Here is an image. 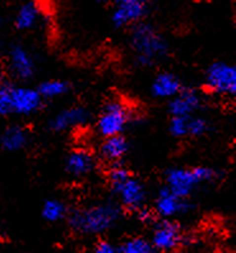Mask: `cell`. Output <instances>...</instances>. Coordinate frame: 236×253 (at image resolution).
I'll use <instances>...</instances> for the list:
<instances>
[{
	"instance_id": "cell-1",
	"label": "cell",
	"mask_w": 236,
	"mask_h": 253,
	"mask_svg": "<svg viewBox=\"0 0 236 253\" xmlns=\"http://www.w3.org/2000/svg\"><path fill=\"white\" fill-rule=\"evenodd\" d=\"M121 216V207L115 202L105 201L74 210L69 216L72 229L80 234L95 235L108 232Z\"/></svg>"
},
{
	"instance_id": "cell-2",
	"label": "cell",
	"mask_w": 236,
	"mask_h": 253,
	"mask_svg": "<svg viewBox=\"0 0 236 253\" xmlns=\"http://www.w3.org/2000/svg\"><path fill=\"white\" fill-rule=\"evenodd\" d=\"M130 47L135 60L142 67H151L169 53L165 37L148 23H138L130 35Z\"/></svg>"
},
{
	"instance_id": "cell-3",
	"label": "cell",
	"mask_w": 236,
	"mask_h": 253,
	"mask_svg": "<svg viewBox=\"0 0 236 253\" xmlns=\"http://www.w3.org/2000/svg\"><path fill=\"white\" fill-rule=\"evenodd\" d=\"M109 180L114 193L118 196L120 204L128 210L139 211L143 209L147 192L143 183L129 173V170L120 164H113L109 171Z\"/></svg>"
},
{
	"instance_id": "cell-4",
	"label": "cell",
	"mask_w": 236,
	"mask_h": 253,
	"mask_svg": "<svg viewBox=\"0 0 236 253\" xmlns=\"http://www.w3.org/2000/svg\"><path fill=\"white\" fill-rule=\"evenodd\" d=\"M217 175V171L208 167L174 168L166 173V188L187 200L200 184L215 180Z\"/></svg>"
},
{
	"instance_id": "cell-5",
	"label": "cell",
	"mask_w": 236,
	"mask_h": 253,
	"mask_svg": "<svg viewBox=\"0 0 236 253\" xmlns=\"http://www.w3.org/2000/svg\"><path fill=\"white\" fill-rule=\"evenodd\" d=\"M130 122V110L123 101H110L102 109L97 119V132L105 138L119 136Z\"/></svg>"
},
{
	"instance_id": "cell-6",
	"label": "cell",
	"mask_w": 236,
	"mask_h": 253,
	"mask_svg": "<svg viewBox=\"0 0 236 253\" xmlns=\"http://www.w3.org/2000/svg\"><path fill=\"white\" fill-rule=\"evenodd\" d=\"M205 86L218 95L235 96L236 68L224 62L213 63L205 73Z\"/></svg>"
},
{
	"instance_id": "cell-7",
	"label": "cell",
	"mask_w": 236,
	"mask_h": 253,
	"mask_svg": "<svg viewBox=\"0 0 236 253\" xmlns=\"http://www.w3.org/2000/svg\"><path fill=\"white\" fill-rule=\"evenodd\" d=\"M151 0H117L113 12L115 27H125L141 21L148 12Z\"/></svg>"
},
{
	"instance_id": "cell-8",
	"label": "cell",
	"mask_w": 236,
	"mask_h": 253,
	"mask_svg": "<svg viewBox=\"0 0 236 253\" xmlns=\"http://www.w3.org/2000/svg\"><path fill=\"white\" fill-rule=\"evenodd\" d=\"M12 100V114L31 115L40 110L43 99L35 88L25 86H12L10 88Z\"/></svg>"
},
{
	"instance_id": "cell-9",
	"label": "cell",
	"mask_w": 236,
	"mask_h": 253,
	"mask_svg": "<svg viewBox=\"0 0 236 253\" xmlns=\"http://www.w3.org/2000/svg\"><path fill=\"white\" fill-rule=\"evenodd\" d=\"M181 241H183V234L180 226L176 222L166 219L155 226L151 244L154 246L155 250L172 252L180 246Z\"/></svg>"
},
{
	"instance_id": "cell-10",
	"label": "cell",
	"mask_w": 236,
	"mask_h": 253,
	"mask_svg": "<svg viewBox=\"0 0 236 253\" xmlns=\"http://www.w3.org/2000/svg\"><path fill=\"white\" fill-rule=\"evenodd\" d=\"M9 71L16 78L27 81L34 77L36 63L31 53L21 45H14L9 51Z\"/></svg>"
},
{
	"instance_id": "cell-11",
	"label": "cell",
	"mask_w": 236,
	"mask_h": 253,
	"mask_svg": "<svg viewBox=\"0 0 236 253\" xmlns=\"http://www.w3.org/2000/svg\"><path fill=\"white\" fill-rule=\"evenodd\" d=\"M169 110L172 117H193L198 109L202 106V96L194 88H181L178 95L170 99Z\"/></svg>"
},
{
	"instance_id": "cell-12",
	"label": "cell",
	"mask_w": 236,
	"mask_h": 253,
	"mask_svg": "<svg viewBox=\"0 0 236 253\" xmlns=\"http://www.w3.org/2000/svg\"><path fill=\"white\" fill-rule=\"evenodd\" d=\"M88 121V111L80 106H72L59 111L50 119L49 128L54 132H64L84 126Z\"/></svg>"
},
{
	"instance_id": "cell-13",
	"label": "cell",
	"mask_w": 236,
	"mask_h": 253,
	"mask_svg": "<svg viewBox=\"0 0 236 253\" xmlns=\"http://www.w3.org/2000/svg\"><path fill=\"white\" fill-rule=\"evenodd\" d=\"M188 209H189V204L187 202V200L176 196L166 187L158 192L156 202H155L156 212L165 219H170L179 213L185 212L188 211Z\"/></svg>"
},
{
	"instance_id": "cell-14",
	"label": "cell",
	"mask_w": 236,
	"mask_h": 253,
	"mask_svg": "<svg viewBox=\"0 0 236 253\" xmlns=\"http://www.w3.org/2000/svg\"><path fill=\"white\" fill-rule=\"evenodd\" d=\"M96 161L93 155L87 150H74L68 155L65 160V169L72 176H86L95 169Z\"/></svg>"
},
{
	"instance_id": "cell-15",
	"label": "cell",
	"mask_w": 236,
	"mask_h": 253,
	"mask_svg": "<svg viewBox=\"0 0 236 253\" xmlns=\"http://www.w3.org/2000/svg\"><path fill=\"white\" fill-rule=\"evenodd\" d=\"M183 88L180 78L174 73L163 72L159 73L152 82L151 92L157 99H172Z\"/></svg>"
},
{
	"instance_id": "cell-16",
	"label": "cell",
	"mask_w": 236,
	"mask_h": 253,
	"mask_svg": "<svg viewBox=\"0 0 236 253\" xmlns=\"http://www.w3.org/2000/svg\"><path fill=\"white\" fill-rule=\"evenodd\" d=\"M129 143L121 134L105 138L101 146V156L106 161L111 164H119L120 160H123L124 156L128 154Z\"/></svg>"
},
{
	"instance_id": "cell-17",
	"label": "cell",
	"mask_w": 236,
	"mask_h": 253,
	"mask_svg": "<svg viewBox=\"0 0 236 253\" xmlns=\"http://www.w3.org/2000/svg\"><path fill=\"white\" fill-rule=\"evenodd\" d=\"M0 143L6 151H21L28 143V132L22 126H9L4 130L1 137H0Z\"/></svg>"
},
{
	"instance_id": "cell-18",
	"label": "cell",
	"mask_w": 236,
	"mask_h": 253,
	"mask_svg": "<svg viewBox=\"0 0 236 253\" xmlns=\"http://www.w3.org/2000/svg\"><path fill=\"white\" fill-rule=\"evenodd\" d=\"M37 91L42 99H58L67 95L69 91V84L62 80H50L42 82Z\"/></svg>"
},
{
	"instance_id": "cell-19",
	"label": "cell",
	"mask_w": 236,
	"mask_h": 253,
	"mask_svg": "<svg viewBox=\"0 0 236 253\" xmlns=\"http://www.w3.org/2000/svg\"><path fill=\"white\" fill-rule=\"evenodd\" d=\"M39 19V10L34 3H27L19 8L16 16V26L19 30H30L35 27Z\"/></svg>"
},
{
	"instance_id": "cell-20",
	"label": "cell",
	"mask_w": 236,
	"mask_h": 253,
	"mask_svg": "<svg viewBox=\"0 0 236 253\" xmlns=\"http://www.w3.org/2000/svg\"><path fill=\"white\" fill-rule=\"evenodd\" d=\"M67 212V206L59 200H47L42 206V217L50 222L63 220Z\"/></svg>"
},
{
	"instance_id": "cell-21",
	"label": "cell",
	"mask_w": 236,
	"mask_h": 253,
	"mask_svg": "<svg viewBox=\"0 0 236 253\" xmlns=\"http://www.w3.org/2000/svg\"><path fill=\"white\" fill-rule=\"evenodd\" d=\"M119 253H155L154 246L143 238H133L124 242L120 248Z\"/></svg>"
},
{
	"instance_id": "cell-22",
	"label": "cell",
	"mask_w": 236,
	"mask_h": 253,
	"mask_svg": "<svg viewBox=\"0 0 236 253\" xmlns=\"http://www.w3.org/2000/svg\"><path fill=\"white\" fill-rule=\"evenodd\" d=\"M211 129L208 121L200 117H190L189 126H188V136L192 137H202L203 134L208 133Z\"/></svg>"
},
{
	"instance_id": "cell-23",
	"label": "cell",
	"mask_w": 236,
	"mask_h": 253,
	"mask_svg": "<svg viewBox=\"0 0 236 253\" xmlns=\"http://www.w3.org/2000/svg\"><path fill=\"white\" fill-rule=\"evenodd\" d=\"M189 118L172 117L171 122H170V133H171L172 136L174 137H187L188 136Z\"/></svg>"
},
{
	"instance_id": "cell-24",
	"label": "cell",
	"mask_w": 236,
	"mask_h": 253,
	"mask_svg": "<svg viewBox=\"0 0 236 253\" xmlns=\"http://www.w3.org/2000/svg\"><path fill=\"white\" fill-rule=\"evenodd\" d=\"M10 88H12V86H9V84H0V115L12 114Z\"/></svg>"
},
{
	"instance_id": "cell-25",
	"label": "cell",
	"mask_w": 236,
	"mask_h": 253,
	"mask_svg": "<svg viewBox=\"0 0 236 253\" xmlns=\"http://www.w3.org/2000/svg\"><path fill=\"white\" fill-rule=\"evenodd\" d=\"M93 253H119L118 248L109 242H100L95 247Z\"/></svg>"
},
{
	"instance_id": "cell-26",
	"label": "cell",
	"mask_w": 236,
	"mask_h": 253,
	"mask_svg": "<svg viewBox=\"0 0 236 253\" xmlns=\"http://www.w3.org/2000/svg\"><path fill=\"white\" fill-rule=\"evenodd\" d=\"M4 78H5V74H4L3 69L0 68V84H5V82H4Z\"/></svg>"
},
{
	"instance_id": "cell-27",
	"label": "cell",
	"mask_w": 236,
	"mask_h": 253,
	"mask_svg": "<svg viewBox=\"0 0 236 253\" xmlns=\"http://www.w3.org/2000/svg\"><path fill=\"white\" fill-rule=\"evenodd\" d=\"M218 253H233V252H229V251H225V252H218Z\"/></svg>"
},
{
	"instance_id": "cell-28",
	"label": "cell",
	"mask_w": 236,
	"mask_h": 253,
	"mask_svg": "<svg viewBox=\"0 0 236 253\" xmlns=\"http://www.w3.org/2000/svg\"><path fill=\"white\" fill-rule=\"evenodd\" d=\"M98 1H102V3H104V1H106V0H98Z\"/></svg>"
},
{
	"instance_id": "cell-29",
	"label": "cell",
	"mask_w": 236,
	"mask_h": 253,
	"mask_svg": "<svg viewBox=\"0 0 236 253\" xmlns=\"http://www.w3.org/2000/svg\"><path fill=\"white\" fill-rule=\"evenodd\" d=\"M171 253H176V252H171Z\"/></svg>"
}]
</instances>
